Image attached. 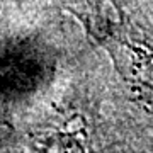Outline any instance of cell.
Returning a JSON list of instances; mask_svg holds the SVG:
<instances>
[{
	"instance_id": "cell-1",
	"label": "cell",
	"mask_w": 153,
	"mask_h": 153,
	"mask_svg": "<svg viewBox=\"0 0 153 153\" xmlns=\"http://www.w3.org/2000/svg\"><path fill=\"white\" fill-rule=\"evenodd\" d=\"M97 41L136 99L153 109V24L131 0H111Z\"/></svg>"
},
{
	"instance_id": "cell-2",
	"label": "cell",
	"mask_w": 153,
	"mask_h": 153,
	"mask_svg": "<svg viewBox=\"0 0 153 153\" xmlns=\"http://www.w3.org/2000/svg\"><path fill=\"white\" fill-rule=\"evenodd\" d=\"M44 56L27 41L7 43L4 49V76L9 87H31L44 73Z\"/></svg>"
},
{
	"instance_id": "cell-3",
	"label": "cell",
	"mask_w": 153,
	"mask_h": 153,
	"mask_svg": "<svg viewBox=\"0 0 153 153\" xmlns=\"http://www.w3.org/2000/svg\"><path fill=\"white\" fill-rule=\"evenodd\" d=\"M82 24L92 39L104 27L111 12V0H53Z\"/></svg>"
},
{
	"instance_id": "cell-4",
	"label": "cell",
	"mask_w": 153,
	"mask_h": 153,
	"mask_svg": "<svg viewBox=\"0 0 153 153\" xmlns=\"http://www.w3.org/2000/svg\"><path fill=\"white\" fill-rule=\"evenodd\" d=\"M33 153H87V150L75 134L58 133L46 138L41 146L33 148Z\"/></svg>"
}]
</instances>
